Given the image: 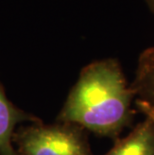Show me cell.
Here are the masks:
<instances>
[{"instance_id":"cell-2","label":"cell","mask_w":154,"mask_h":155,"mask_svg":"<svg viewBox=\"0 0 154 155\" xmlns=\"http://www.w3.org/2000/svg\"><path fill=\"white\" fill-rule=\"evenodd\" d=\"M13 142L18 155H93L82 128L62 122L21 128Z\"/></svg>"},{"instance_id":"cell-7","label":"cell","mask_w":154,"mask_h":155,"mask_svg":"<svg viewBox=\"0 0 154 155\" xmlns=\"http://www.w3.org/2000/svg\"><path fill=\"white\" fill-rule=\"evenodd\" d=\"M146 3V5L148 6L149 10L151 11V13L154 15V0H144Z\"/></svg>"},{"instance_id":"cell-4","label":"cell","mask_w":154,"mask_h":155,"mask_svg":"<svg viewBox=\"0 0 154 155\" xmlns=\"http://www.w3.org/2000/svg\"><path fill=\"white\" fill-rule=\"evenodd\" d=\"M38 120L16 108L7 99L0 84V155H18L13 147L15 126L19 122Z\"/></svg>"},{"instance_id":"cell-5","label":"cell","mask_w":154,"mask_h":155,"mask_svg":"<svg viewBox=\"0 0 154 155\" xmlns=\"http://www.w3.org/2000/svg\"><path fill=\"white\" fill-rule=\"evenodd\" d=\"M130 87L136 99L154 106V46L144 49L140 53Z\"/></svg>"},{"instance_id":"cell-3","label":"cell","mask_w":154,"mask_h":155,"mask_svg":"<svg viewBox=\"0 0 154 155\" xmlns=\"http://www.w3.org/2000/svg\"><path fill=\"white\" fill-rule=\"evenodd\" d=\"M104 155H154V124L145 118Z\"/></svg>"},{"instance_id":"cell-6","label":"cell","mask_w":154,"mask_h":155,"mask_svg":"<svg viewBox=\"0 0 154 155\" xmlns=\"http://www.w3.org/2000/svg\"><path fill=\"white\" fill-rule=\"evenodd\" d=\"M134 103H135L137 109L141 112L144 116H145V118L149 119L154 124V106L140 99H135Z\"/></svg>"},{"instance_id":"cell-1","label":"cell","mask_w":154,"mask_h":155,"mask_svg":"<svg viewBox=\"0 0 154 155\" xmlns=\"http://www.w3.org/2000/svg\"><path fill=\"white\" fill-rule=\"evenodd\" d=\"M134 101L119 61L95 60L80 71L57 120L116 141L133 120Z\"/></svg>"}]
</instances>
